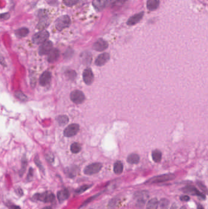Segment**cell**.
I'll list each match as a JSON object with an SVG mask.
<instances>
[{
  "mask_svg": "<svg viewBox=\"0 0 208 209\" xmlns=\"http://www.w3.org/2000/svg\"><path fill=\"white\" fill-rule=\"evenodd\" d=\"M175 178V176L173 174H162V175H160L152 177L145 182V184H153L162 183V182L173 180Z\"/></svg>",
  "mask_w": 208,
  "mask_h": 209,
  "instance_id": "1",
  "label": "cell"
},
{
  "mask_svg": "<svg viewBox=\"0 0 208 209\" xmlns=\"http://www.w3.org/2000/svg\"><path fill=\"white\" fill-rule=\"evenodd\" d=\"M71 24V20L69 16H62L57 18L55 21V27L58 31H62L68 28Z\"/></svg>",
  "mask_w": 208,
  "mask_h": 209,
  "instance_id": "2",
  "label": "cell"
},
{
  "mask_svg": "<svg viewBox=\"0 0 208 209\" xmlns=\"http://www.w3.org/2000/svg\"><path fill=\"white\" fill-rule=\"evenodd\" d=\"M34 198L38 201L47 203L53 202L55 199V196L53 193L47 191L42 193H38L34 194Z\"/></svg>",
  "mask_w": 208,
  "mask_h": 209,
  "instance_id": "3",
  "label": "cell"
},
{
  "mask_svg": "<svg viewBox=\"0 0 208 209\" xmlns=\"http://www.w3.org/2000/svg\"><path fill=\"white\" fill-rule=\"evenodd\" d=\"M50 36L49 33L46 30H42L35 34L33 37V42L34 43L39 45L42 44L47 40Z\"/></svg>",
  "mask_w": 208,
  "mask_h": 209,
  "instance_id": "4",
  "label": "cell"
},
{
  "mask_svg": "<svg viewBox=\"0 0 208 209\" xmlns=\"http://www.w3.org/2000/svg\"><path fill=\"white\" fill-rule=\"evenodd\" d=\"M135 197L137 198L136 206L139 208L144 207L147 200L148 199V192L145 191H142L135 193Z\"/></svg>",
  "mask_w": 208,
  "mask_h": 209,
  "instance_id": "5",
  "label": "cell"
},
{
  "mask_svg": "<svg viewBox=\"0 0 208 209\" xmlns=\"http://www.w3.org/2000/svg\"><path fill=\"white\" fill-rule=\"evenodd\" d=\"M102 164L100 163H94L87 166L84 170V173L86 175H94L101 171Z\"/></svg>",
  "mask_w": 208,
  "mask_h": 209,
  "instance_id": "6",
  "label": "cell"
},
{
  "mask_svg": "<svg viewBox=\"0 0 208 209\" xmlns=\"http://www.w3.org/2000/svg\"><path fill=\"white\" fill-rule=\"evenodd\" d=\"M71 100L76 104H81L85 100V95L79 90H75L70 94Z\"/></svg>",
  "mask_w": 208,
  "mask_h": 209,
  "instance_id": "7",
  "label": "cell"
},
{
  "mask_svg": "<svg viewBox=\"0 0 208 209\" xmlns=\"http://www.w3.org/2000/svg\"><path fill=\"white\" fill-rule=\"evenodd\" d=\"M53 42L50 40H46L43 43L38 49V53L40 55H48V53L53 49Z\"/></svg>",
  "mask_w": 208,
  "mask_h": 209,
  "instance_id": "8",
  "label": "cell"
},
{
  "mask_svg": "<svg viewBox=\"0 0 208 209\" xmlns=\"http://www.w3.org/2000/svg\"><path fill=\"white\" fill-rule=\"evenodd\" d=\"M79 130V125L77 124H72L65 128L64 135L66 137H72L76 135Z\"/></svg>",
  "mask_w": 208,
  "mask_h": 209,
  "instance_id": "9",
  "label": "cell"
},
{
  "mask_svg": "<svg viewBox=\"0 0 208 209\" xmlns=\"http://www.w3.org/2000/svg\"><path fill=\"white\" fill-rule=\"evenodd\" d=\"M182 191L184 192V193H188V194H192V195H194V196H199L200 198L203 199H205L206 197H205V195L203 193H201L200 191H199V190H197L195 187H192V186H187L184 188H183L182 189Z\"/></svg>",
  "mask_w": 208,
  "mask_h": 209,
  "instance_id": "10",
  "label": "cell"
},
{
  "mask_svg": "<svg viewBox=\"0 0 208 209\" xmlns=\"http://www.w3.org/2000/svg\"><path fill=\"white\" fill-rule=\"evenodd\" d=\"M108 47V42L103 39H99L97 40L93 45V48L98 52H103Z\"/></svg>",
  "mask_w": 208,
  "mask_h": 209,
  "instance_id": "11",
  "label": "cell"
},
{
  "mask_svg": "<svg viewBox=\"0 0 208 209\" xmlns=\"http://www.w3.org/2000/svg\"><path fill=\"white\" fill-rule=\"evenodd\" d=\"M82 77H83V80L84 83L87 84V85L91 84L92 82L94 81V74L90 68H87L84 70Z\"/></svg>",
  "mask_w": 208,
  "mask_h": 209,
  "instance_id": "12",
  "label": "cell"
},
{
  "mask_svg": "<svg viewBox=\"0 0 208 209\" xmlns=\"http://www.w3.org/2000/svg\"><path fill=\"white\" fill-rule=\"evenodd\" d=\"M51 74L49 71L43 72L39 78V83L42 86H47L51 81Z\"/></svg>",
  "mask_w": 208,
  "mask_h": 209,
  "instance_id": "13",
  "label": "cell"
},
{
  "mask_svg": "<svg viewBox=\"0 0 208 209\" xmlns=\"http://www.w3.org/2000/svg\"><path fill=\"white\" fill-rule=\"evenodd\" d=\"M109 59H110V56L108 53H104L101 54L96 59L95 64L98 66H103L109 60Z\"/></svg>",
  "mask_w": 208,
  "mask_h": 209,
  "instance_id": "14",
  "label": "cell"
},
{
  "mask_svg": "<svg viewBox=\"0 0 208 209\" xmlns=\"http://www.w3.org/2000/svg\"><path fill=\"white\" fill-rule=\"evenodd\" d=\"M144 14V12H141L135 15H134L128 19L127 21V25L129 26H132L137 24L143 18Z\"/></svg>",
  "mask_w": 208,
  "mask_h": 209,
  "instance_id": "15",
  "label": "cell"
},
{
  "mask_svg": "<svg viewBox=\"0 0 208 209\" xmlns=\"http://www.w3.org/2000/svg\"><path fill=\"white\" fill-rule=\"evenodd\" d=\"M108 0H93V6L98 11H103L108 4Z\"/></svg>",
  "mask_w": 208,
  "mask_h": 209,
  "instance_id": "16",
  "label": "cell"
},
{
  "mask_svg": "<svg viewBox=\"0 0 208 209\" xmlns=\"http://www.w3.org/2000/svg\"><path fill=\"white\" fill-rule=\"evenodd\" d=\"M59 51L57 48H53L51 51L48 53L47 60L49 62L53 63L56 61L59 57Z\"/></svg>",
  "mask_w": 208,
  "mask_h": 209,
  "instance_id": "17",
  "label": "cell"
},
{
  "mask_svg": "<svg viewBox=\"0 0 208 209\" xmlns=\"http://www.w3.org/2000/svg\"><path fill=\"white\" fill-rule=\"evenodd\" d=\"M70 196V193L69 190L67 189H64V190H60L59 191L57 192V199L59 200V201L60 202H62L64 201L67 200Z\"/></svg>",
  "mask_w": 208,
  "mask_h": 209,
  "instance_id": "18",
  "label": "cell"
},
{
  "mask_svg": "<svg viewBox=\"0 0 208 209\" xmlns=\"http://www.w3.org/2000/svg\"><path fill=\"white\" fill-rule=\"evenodd\" d=\"M49 25V21L48 19L46 16H43L40 17V19L39 20V22L37 26L38 30H43L45 28H46Z\"/></svg>",
  "mask_w": 208,
  "mask_h": 209,
  "instance_id": "19",
  "label": "cell"
},
{
  "mask_svg": "<svg viewBox=\"0 0 208 209\" xmlns=\"http://www.w3.org/2000/svg\"><path fill=\"white\" fill-rule=\"evenodd\" d=\"M159 0H148L147 2V7L149 11H153L157 9L159 6Z\"/></svg>",
  "mask_w": 208,
  "mask_h": 209,
  "instance_id": "20",
  "label": "cell"
},
{
  "mask_svg": "<svg viewBox=\"0 0 208 209\" xmlns=\"http://www.w3.org/2000/svg\"><path fill=\"white\" fill-rule=\"evenodd\" d=\"M29 30L26 28H19V30H16L15 32V35L17 36V37L18 38H24L26 37V36H28V34H29Z\"/></svg>",
  "mask_w": 208,
  "mask_h": 209,
  "instance_id": "21",
  "label": "cell"
},
{
  "mask_svg": "<svg viewBox=\"0 0 208 209\" xmlns=\"http://www.w3.org/2000/svg\"><path fill=\"white\" fill-rule=\"evenodd\" d=\"M123 170V165L120 161H117L114 163L113 172L116 174H120Z\"/></svg>",
  "mask_w": 208,
  "mask_h": 209,
  "instance_id": "22",
  "label": "cell"
},
{
  "mask_svg": "<svg viewBox=\"0 0 208 209\" xmlns=\"http://www.w3.org/2000/svg\"><path fill=\"white\" fill-rule=\"evenodd\" d=\"M140 158L137 154H130L127 158V161L130 164H137L139 162Z\"/></svg>",
  "mask_w": 208,
  "mask_h": 209,
  "instance_id": "23",
  "label": "cell"
},
{
  "mask_svg": "<svg viewBox=\"0 0 208 209\" xmlns=\"http://www.w3.org/2000/svg\"><path fill=\"white\" fill-rule=\"evenodd\" d=\"M159 206V202L157 198H153L150 199L147 205L146 209H157Z\"/></svg>",
  "mask_w": 208,
  "mask_h": 209,
  "instance_id": "24",
  "label": "cell"
},
{
  "mask_svg": "<svg viewBox=\"0 0 208 209\" xmlns=\"http://www.w3.org/2000/svg\"><path fill=\"white\" fill-rule=\"evenodd\" d=\"M56 121L58 122L59 125L63 126L69 122V118L67 116L65 115L59 116L56 117Z\"/></svg>",
  "mask_w": 208,
  "mask_h": 209,
  "instance_id": "25",
  "label": "cell"
},
{
  "mask_svg": "<svg viewBox=\"0 0 208 209\" xmlns=\"http://www.w3.org/2000/svg\"><path fill=\"white\" fill-rule=\"evenodd\" d=\"M152 158L153 160L156 162L158 163L161 161V158H162V153L158 150H155L153 152H152Z\"/></svg>",
  "mask_w": 208,
  "mask_h": 209,
  "instance_id": "26",
  "label": "cell"
},
{
  "mask_svg": "<svg viewBox=\"0 0 208 209\" xmlns=\"http://www.w3.org/2000/svg\"><path fill=\"white\" fill-rule=\"evenodd\" d=\"M159 204L160 209H169L170 201L167 199L162 198L161 199Z\"/></svg>",
  "mask_w": 208,
  "mask_h": 209,
  "instance_id": "27",
  "label": "cell"
},
{
  "mask_svg": "<svg viewBox=\"0 0 208 209\" xmlns=\"http://www.w3.org/2000/svg\"><path fill=\"white\" fill-rule=\"evenodd\" d=\"M70 150L72 153H77L80 152L81 150V145L77 143H73L70 146Z\"/></svg>",
  "mask_w": 208,
  "mask_h": 209,
  "instance_id": "28",
  "label": "cell"
},
{
  "mask_svg": "<svg viewBox=\"0 0 208 209\" xmlns=\"http://www.w3.org/2000/svg\"><path fill=\"white\" fill-rule=\"evenodd\" d=\"M26 166H27V160L26 158V157H23V158H22V161H21V168L20 169V175L21 176H22L23 175V174L24 173V171L26 170Z\"/></svg>",
  "mask_w": 208,
  "mask_h": 209,
  "instance_id": "29",
  "label": "cell"
},
{
  "mask_svg": "<svg viewBox=\"0 0 208 209\" xmlns=\"http://www.w3.org/2000/svg\"><path fill=\"white\" fill-rule=\"evenodd\" d=\"M15 95L17 98L22 101H26L28 100L27 97L25 94H24L21 91H17L15 93Z\"/></svg>",
  "mask_w": 208,
  "mask_h": 209,
  "instance_id": "30",
  "label": "cell"
},
{
  "mask_svg": "<svg viewBox=\"0 0 208 209\" xmlns=\"http://www.w3.org/2000/svg\"><path fill=\"white\" fill-rule=\"evenodd\" d=\"M79 0H63V2L64 4L68 7H72L76 5Z\"/></svg>",
  "mask_w": 208,
  "mask_h": 209,
  "instance_id": "31",
  "label": "cell"
},
{
  "mask_svg": "<svg viewBox=\"0 0 208 209\" xmlns=\"http://www.w3.org/2000/svg\"><path fill=\"white\" fill-rule=\"evenodd\" d=\"M91 187H92L91 185H84L81 187L80 188H79L78 189H77V190H76V193H77V194L82 193H84V191H86V190L89 189Z\"/></svg>",
  "mask_w": 208,
  "mask_h": 209,
  "instance_id": "32",
  "label": "cell"
},
{
  "mask_svg": "<svg viewBox=\"0 0 208 209\" xmlns=\"http://www.w3.org/2000/svg\"><path fill=\"white\" fill-rule=\"evenodd\" d=\"M101 194V193H99V194H95L94 196H92V197H91V198H89V199H88L87 200H86V201L82 204V205L81 206V207H83V206H86L87 204H88V203L90 202L91 201H93L95 198H96L99 196V194Z\"/></svg>",
  "mask_w": 208,
  "mask_h": 209,
  "instance_id": "33",
  "label": "cell"
},
{
  "mask_svg": "<svg viewBox=\"0 0 208 209\" xmlns=\"http://www.w3.org/2000/svg\"><path fill=\"white\" fill-rule=\"evenodd\" d=\"M33 173H34V171H33V169L32 168H31L29 170V173L28 174V176H27V178H26V180L28 181H31L32 179H33Z\"/></svg>",
  "mask_w": 208,
  "mask_h": 209,
  "instance_id": "34",
  "label": "cell"
},
{
  "mask_svg": "<svg viewBox=\"0 0 208 209\" xmlns=\"http://www.w3.org/2000/svg\"><path fill=\"white\" fill-rule=\"evenodd\" d=\"M34 161H35L36 165L38 166V168H39L41 171H44V169H43V166H42V165L40 161L38 160V157H36V158H35V159H34Z\"/></svg>",
  "mask_w": 208,
  "mask_h": 209,
  "instance_id": "35",
  "label": "cell"
},
{
  "mask_svg": "<svg viewBox=\"0 0 208 209\" xmlns=\"http://www.w3.org/2000/svg\"><path fill=\"white\" fill-rule=\"evenodd\" d=\"M10 17V15L9 13H4L0 14V20H7Z\"/></svg>",
  "mask_w": 208,
  "mask_h": 209,
  "instance_id": "36",
  "label": "cell"
},
{
  "mask_svg": "<svg viewBox=\"0 0 208 209\" xmlns=\"http://www.w3.org/2000/svg\"><path fill=\"white\" fill-rule=\"evenodd\" d=\"M46 160H47L49 162H50V163H52V162H53V161H54V157H53V155L52 154H51V153H48V154L46 155Z\"/></svg>",
  "mask_w": 208,
  "mask_h": 209,
  "instance_id": "37",
  "label": "cell"
},
{
  "mask_svg": "<svg viewBox=\"0 0 208 209\" xmlns=\"http://www.w3.org/2000/svg\"><path fill=\"white\" fill-rule=\"evenodd\" d=\"M180 199L183 201H189L190 199L189 196L187 195H184V196H182L180 197Z\"/></svg>",
  "mask_w": 208,
  "mask_h": 209,
  "instance_id": "38",
  "label": "cell"
},
{
  "mask_svg": "<svg viewBox=\"0 0 208 209\" xmlns=\"http://www.w3.org/2000/svg\"><path fill=\"white\" fill-rule=\"evenodd\" d=\"M15 191H16L17 194L18 195H19V196H22L23 194V191H22V190H21V189H20V188H19V189H16Z\"/></svg>",
  "mask_w": 208,
  "mask_h": 209,
  "instance_id": "39",
  "label": "cell"
},
{
  "mask_svg": "<svg viewBox=\"0 0 208 209\" xmlns=\"http://www.w3.org/2000/svg\"><path fill=\"white\" fill-rule=\"evenodd\" d=\"M0 64L3 65L4 66H6V63L4 62V59L2 57L1 55V54H0Z\"/></svg>",
  "mask_w": 208,
  "mask_h": 209,
  "instance_id": "40",
  "label": "cell"
},
{
  "mask_svg": "<svg viewBox=\"0 0 208 209\" xmlns=\"http://www.w3.org/2000/svg\"><path fill=\"white\" fill-rule=\"evenodd\" d=\"M170 209H178V207H177V206H176V204H173L172 205V206L171 207Z\"/></svg>",
  "mask_w": 208,
  "mask_h": 209,
  "instance_id": "41",
  "label": "cell"
},
{
  "mask_svg": "<svg viewBox=\"0 0 208 209\" xmlns=\"http://www.w3.org/2000/svg\"><path fill=\"white\" fill-rule=\"evenodd\" d=\"M197 209H204L203 207L201 205V204H198V207H197Z\"/></svg>",
  "mask_w": 208,
  "mask_h": 209,
  "instance_id": "42",
  "label": "cell"
},
{
  "mask_svg": "<svg viewBox=\"0 0 208 209\" xmlns=\"http://www.w3.org/2000/svg\"><path fill=\"white\" fill-rule=\"evenodd\" d=\"M12 209H20L19 206H14Z\"/></svg>",
  "mask_w": 208,
  "mask_h": 209,
  "instance_id": "43",
  "label": "cell"
},
{
  "mask_svg": "<svg viewBox=\"0 0 208 209\" xmlns=\"http://www.w3.org/2000/svg\"><path fill=\"white\" fill-rule=\"evenodd\" d=\"M51 209V207H44L43 209Z\"/></svg>",
  "mask_w": 208,
  "mask_h": 209,
  "instance_id": "44",
  "label": "cell"
},
{
  "mask_svg": "<svg viewBox=\"0 0 208 209\" xmlns=\"http://www.w3.org/2000/svg\"><path fill=\"white\" fill-rule=\"evenodd\" d=\"M180 209H186V207H184V206H183V207H181L180 208Z\"/></svg>",
  "mask_w": 208,
  "mask_h": 209,
  "instance_id": "45",
  "label": "cell"
},
{
  "mask_svg": "<svg viewBox=\"0 0 208 209\" xmlns=\"http://www.w3.org/2000/svg\"><path fill=\"white\" fill-rule=\"evenodd\" d=\"M122 2H126V1H128V0H120Z\"/></svg>",
  "mask_w": 208,
  "mask_h": 209,
  "instance_id": "46",
  "label": "cell"
},
{
  "mask_svg": "<svg viewBox=\"0 0 208 209\" xmlns=\"http://www.w3.org/2000/svg\"></svg>",
  "mask_w": 208,
  "mask_h": 209,
  "instance_id": "47",
  "label": "cell"
}]
</instances>
